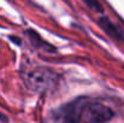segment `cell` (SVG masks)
I'll list each match as a JSON object with an SVG mask.
<instances>
[{
	"label": "cell",
	"instance_id": "1",
	"mask_svg": "<svg viewBox=\"0 0 124 123\" xmlns=\"http://www.w3.org/2000/svg\"><path fill=\"white\" fill-rule=\"evenodd\" d=\"M113 117V111L98 101L80 98L68 103L48 116V123H105Z\"/></svg>",
	"mask_w": 124,
	"mask_h": 123
},
{
	"label": "cell",
	"instance_id": "2",
	"mask_svg": "<svg viewBox=\"0 0 124 123\" xmlns=\"http://www.w3.org/2000/svg\"><path fill=\"white\" fill-rule=\"evenodd\" d=\"M25 83L29 88L36 92H45L51 89L57 83V74L49 69L36 68L24 75Z\"/></svg>",
	"mask_w": 124,
	"mask_h": 123
},
{
	"label": "cell",
	"instance_id": "3",
	"mask_svg": "<svg viewBox=\"0 0 124 123\" xmlns=\"http://www.w3.org/2000/svg\"><path fill=\"white\" fill-rule=\"evenodd\" d=\"M100 25H101V28H102L111 38H115L116 40H119V41H124L123 35L119 33V30L113 25V23H112L108 18L102 17V18L100 19Z\"/></svg>",
	"mask_w": 124,
	"mask_h": 123
},
{
	"label": "cell",
	"instance_id": "4",
	"mask_svg": "<svg viewBox=\"0 0 124 123\" xmlns=\"http://www.w3.org/2000/svg\"><path fill=\"white\" fill-rule=\"evenodd\" d=\"M28 34L30 35L29 38H30V40H31L33 45H34L35 47H38V48H42V49H46V51H48V49H53V48L48 47L49 45H47L45 41H42L41 38H40V35H39V34H36L35 32L29 30V32H28Z\"/></svg>",
	"mask_w": 124,
	"mask_h": 123
},
{
	"label": "cell",
	"instance_id": "5",
	"mask_svg": "<svg viewBox=\"0 0 124 123\" xmlns=\"http://www.w3.org/2000/svg\"><path fill=\"white\" fill-rule=\"evenodd\" d=\"M82 1L85 4V6H88L90 10H93L95 12H99V13L104 12V8H102V6L100 5V2L98 0H82Z\"/></svg>",
	"mask_w": 124,
	"mask_h": 123
},
{
	"label": "cell",
	"instance_id": "6",
	"mask_svg": "<svg viewBox=\"0 0 124 123\" xmlns=\"http://www.w3.org/2000/svg\"><path fill=\"white\" fill-rule=\"evenodd\" d=\"M0 121H2V122H7L8 121V118L6 117V116H4V115H1V112H0Z\"/></svg>",
	"mask_w": 124,
	"mask_h": 123
}]
</instances>
